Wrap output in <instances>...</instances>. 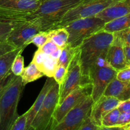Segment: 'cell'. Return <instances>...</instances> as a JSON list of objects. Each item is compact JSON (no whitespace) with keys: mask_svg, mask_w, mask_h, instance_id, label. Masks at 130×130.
<instances>
[{"mask_svg":"<svg viewBox=\"0 0 130 130\" xmlns=\"http://www.w3.org/2000/svg\"><path fill=\"white\" fill-rule=\"evenodd\" d=\"M121 101L116 98L102 95L93 103L90 114V119L95 124L102 126L103 118L108 112L118 107Z\"/></svg>","mask_w":130,"mask_h":130,"instance_id":"4fadbf2b","label":"cell"},{"mask_svg":"<svg viewBox=\"0 0 130 130\" xmlns=\"http://www.w3.org/2000/svg\"><path fill=\"white\" fill-rule=\"evenodd\" d=\"M130 13V0H119L96 15V17L107 23Z\"/></svg>","mask_w":130,"mask_h":130,"instance_id":"9a60e30c","label":"cell"},{"mask_svg":"<svg viewBox=\"0 0 130 130\" xmlns=\"http://www.w3.org/2000/svg\"><path fill=\"white\" fill-rule=\"evenodd\" d=\"M22 22H8L0 20V42L6 41L8 36L19 24Z\"/></svg>","mask_w":130,"mask_h":130,"instance_id":"484cf974","label":"cell"},{"mask_svg":"<svg viewBox=\"0 0 130 130\" xmlns=\"http://www.w3.org/2000/svg\"><path fill=\"white\" fill-rule=\"evenodd\" d=\"M81 69L79 62V48L67 67L66 77L59 88L58 105L64 100L66 96L81 85Z\"/></svg>","mask_w":130,"mask_h":130,"instance_id":"7c38bea8","label":"cell"},{"mask_svg":"<svg viewBox=\"0 0 130 130\" xmlns=\"http://www.w3.org/2000/svg\"><path fill=\"white\" fill-rule=\"evenodd\" d=\"M118 1L119 0H92L88 2L82 3L69 10L54 29L63 27L71 22L77 19L96 16L105 8Z\"/></svg>","mask_w":130,"mask_h":130,"instance_id":"ba28073f","label":"cell"},{"mask_svg":"<svg viewBox=\"0 0 130 130\" xmlns=\"http://www.w3.org/2000/svg\"><path fill=\"white\" fill-rule=\"evenodd\" d=\"M124 54H125L126 60L128 63V67H130V46H124Z\"/></svg>","mask_w":130,"mask_h":130,"instance_id":"74e56055","label":"cell"},{"mask_svg":"<svg viewBox=\"0 0 130 130\" xmlns=\"http://www.w3.org/2000/svg\"><path fill=\"white\" fill-rule=\"evenodd\" d=\"M25 47L16 48L0 56V80L11 71V66L17 56L22 53Z\"/></svg>","mask_w":130,"mask_h":130,"instance_id":"d6986e66","label":"cell"},{"mask_svg":"<svg viewBox=\"0 0 130 130\" xmlns=\"http://www.w3.org/2000/svg\"><path fill=\"white\" fill-rule=\"evenodd\" d=\"M100 130H125V126H101Z\"/></svg>","mask_w":130,"mask_h":130,"instance_id":"f35d334b","label":"cell"},{"mask_svg":"<svg viewBox=\"0 0 130 130\" xmlns=\"http://www.w3.org/2000/svg\"><path fill=\"white\" fill-rule=\"evenodd\" d=\"M129 123H130V112L121 113L116 126H125Z\"/></svg>","mask_w":130,"mask_h":130,"instance_id":"e575fe53","label":"cell"},{"mask_svg":"<svg viewBox=\"0 0 130 130\" xmlns=\"http://www.w3.org/2000/svg\"><path fill=\"white\" fill-rule=\"evenodd\" d=\"M123 47L121 44L112 43L105 57L107 63L118 72L128 67Z\"/></svg>","mask_w":130,"mask_h":130,"instance_id":"2e32d148","label":"cell"},{"mask_svg":"<svg viewBox=\"0 0 130 130\" xmlns=\"http://www.w3.org/2000/svg\"><path fill=\"white\" fill-rule=\"evenodd\" d=\"M40 31V22L37 18H33L18 24L10 33L6 41L16 48H26L32 38Z\"/></svg>","mask_w":130,"mask_h":130,"instance_id":"30bf717a","label":"cell"},{"mask_svg":"<svg viewBox=\"0 0 130 130\" xmlns=\"http://www.w3.org/2000/svg\"><path fill=\"white\" fill-rule=\"evenodd\" d=\"M118 109L120 112H130V99L125 100V101L121 102L119 105H118Z\"/></svg>","mask_w":130,"mask_h":130,"instance_id":"8d00e7d4","label":"cell"},{"mask_svg":"<svg viewBox=\"0 0 130 130\" xmlns=\"http://www.w3.org/2000/svg\"><path fill=\"white\" fill-rule=\"evenodd\" d=\"M129 27H130V13L106 23L103 30L108 32L114 33Z\"/></svg>","mask_w":130,"mask_h":130,"instance_id":"ffe728a7","label":"cell"},{"mask_svg":"<svg viewBox=\"0 0 130 130\" xmlns=\"http://www.w3.org/2000/svg\"><path fill=\"white\" fill-rule=\"evenodd\" d=\"M15 49H16V48L7 41L0 42V56Z\"/></svg>","mask_w":130,"mask_h":130,"instance_id":"d590c367","label":"cell"},{"mask_svg":"<svg viewBox=\"0 0 130 130\" xmlns=\"http://www.w3.org/2000/svg\"><path fill=\"white\" fill-rule=\"evenodd\" d=\"M32 62L48 77H53L55 71L58 67V60L46 55L39 49L34 53Z\"/></svg>","mask_w":130,"mask_h":130,"instance_id":"5bb4252c","label":"cell"},{"mask_svg":"<svg viewBox=\"0 0 130 130\" xmlns=\"http://www.w3.org/2000/svg\"><path fill=\"white\" fill-rule=\"evenodd\" d=\"M83 0H43L40 6L30 15L29 19L37 18L40 22L41 31L54 29L71 9L74 8Z\"/></svg>","mask_w":130,"mask_h":130,"instance_id":"7a4b0ae2","label":"cell"},{"mask_svg":"<svg viewBox=\"0 0 130 130\" xmlns=\"http://www.w3.org/2000/svg\"><path fill=\"white\" fill-rule=\"evenodd\" d=\"M67 72V69L62 66H58L53 74V79L55 82L60 86L63 83Z\"/></svg>","mask_w":130,"mask_h":130,"instance_id":"f546056e","label":"cell"},{"mask_svg":"<svg viewBox=\"0 0 130 130\" xmlns=\"http://www.w3.org/2000/svg\"><path fill=\"white\" fill-rule=\"evenodd\" d=\"M116 78L119 81L123 82H129L130 81V67H128L125 69L118 71Z\"/></svg>","mask_w":130,"mask_h":130,"instance_id":"d6a6232c","label":"cell"},{"mask_svg":"<svg viewBox=\"0 0 130 130\" xmlns=\"http://www.w3.org/2000/svg\"><path fill=\"white\" fill-rule=\"evenodd\" d=\"M113 39V33L102 29L85 39L79 46L82 76L81 85H91L89 81L90 69L99 57L106 55Z\"/></svg>","mask_w":130,"mask_h":130,"instance_id":"6da1fadb","label":"cell"},{"mask_svg":"<svg viewBox=\"0 0 130 130\" xmlns=\"http://www.w3.org/2000/svg\"><path fill=\"white\" fill-rule=\"evenodd\" d=\"M121 112L118 107L108 112L102 120V126H116Z\"/></svg>","mask_w":130,"mask_h":130,"instance_id":"cb8c5ba5","label":"cell"},{"mask_svg":"<svg viewBox=\"0 0 130 130\" xmlns=\"http://www.w3.org/2000/svg\"><path fill=\"white\" fill-rule=\"evenodd\" d=\"M105 57L106 55L99 57L89 72V81L91 85V96L93 102L103 95L107 85L116 77L118 73L107 63Z\"/></svg>","mask_w":130,"mask_h":130,"instance_id":"8992f818","label":"cell"},{"mask_svg":"<svg viewBox=\"0 0 130 130\" xmlns=\"http://www.w3.org/2000/svg\"><path fill=\"white\" fill-rule=\"evenodd\" d=\"M46 32L50 40L59 48H63L68 44L69 34L64 27L56 28Z\"/></svg>","mask_w":130,"mask_h":130,"instance_id":"44dd1931","label":"cell"},{"mask_svg":"<svg viewBox=\"0 0 130 130\" xmlns=\"http://www.w3.org/2000/svg\"><path fill=\"white\" fill-rule=\"evenodd\" d=\"M100 127L94 124L90 119V116L88 117L84 121L83 124L79 130H100Z\"/></svg>","mask_w":130,"mask_h":130,"instance_id":"836d02e7","label":"cell"},{"mask_svg":"<svg viewBox=\"0 0 130 130\" xmlns=\"http://www.w3.org/2000/svg\"><path fill=\"white\" fill-rule=\"evenodd\" d=\"M25 86L20 76L10 84L0 99V130H10L19 118L18 104Z\"/></svg>","mask_w":130,"mask_h":130,"instance_id":"3957f363","label":"cell"},{"mask_svg":"<svg viewBox=\"0 0 130 130\" xmlns=\"http://www.w3.org/2000/svg\"><path fill=\"white\" fill-rule=\"evenodd\" d=\"M114 39L112 43H118L121 45L130 46V27L123 30L113 33Z\"/></svg>","mask_w":130,"mask_h":130,"instance_id":"d4e9b609","label":"cell"},{"mask_svg":"<svg viewBox=\"0 0 130 130\" xmlns=\"http://www.w3.org/2000/svg\"><path fill=\"white\" fill-rule=\"evenodd\" d=\"M25 126H26V113H24L22 115L19 116L10 130H25Z\"/></svg>","mask_w":130,"mask_h":130,"instance_id":"1f68e13d","label":"cell"},{"mask_svg":"<svg viewBox=\"0 0 130 130\" xmlns=\"http://www.w3.org/2000/svg\"><path fill=\"white\" fill-rule=\"evenodd\" d=\"M92 1V0H83V3H86V2H88V1Z\"/></svg>","mask_w":130,"mask_h":130,"instance_id":"60d3db41","label":"cell"},{"mask_svg":"<svg viewBox=\"0 0 130 130\" xmlns=\"http://www.w3.org/2000/svg\"><path fill=\"white\" fill-rule=\"evenodd\" d=\"M105 24L95 16L71 22L63 27L68 32V44L72 48H78L85 39L102 30Z\"/></svg>","mask_w":130,"mask_h":130,"instance_id":"277c9868","label":"cell"},{"mask_svg":"<svg viewBox=\"0 0 130 130\" xmlns=\"http://www.w3.org/2000/svg\"><path fill=\"white\" fill-rule=\"evenodd\" d=\"M44 76V74L41 72L36 66L31 62L27 67L24 69L20 77L22 78L23 85L25 86L27 84L36 81Z\"/></svg>","mask_w":130,"mask_h":130,"instance_id":"7402d4cb","label":"cell"},{"mask_svg":"<svg viewBox=\"0 0 130 130\" xmlns=\"http://www.w3.org/2000/svg\"><path fill=\"white\" fill-rule=\"evenodd\" d=\"M16 77L17 76H15L11 72V71H10L5 77L0 80V99L1 98L3 94L4 93L8 86L15 79Z\"/></svg>","mask_w":130,"mask_h":130,"instance_id":"f1b7e54d","label":"cell"},{"mask_svg":"<svg viewBox=\"0 0 130 130\" xmlns=\"http://www.w3.org/2000/svg\"><path fill=\"white\" fill-rule=\"evenodd\" d=\"M60 85L54 84L47 93L29 130H50L53 114L58 105Z\"/></svg>","mask_w":130,"mask_h":130,"instance_id":"52a82bcc","label":"cell"},{"mask_svg":"<svg viewBox=\"0 0 130 130\" xmlns=\"http://www.w3.org/2000/svg\"><path fill=\"white\" fill-rule=\"evenodd\" d=\"M78 48H72L67 44L62 48L60 55L58 58V66H62L67 69L70 62L77 52Z\"/></svg>","mask_w":130,"mask_h":130,"instance_id":"603a6c76","label":"cell"},{"mask_svg":"<svg viewBox=\"0 0 130 130\" xmlns=\"http://www.w3.org/2000/svg\"><path fill=\"white\" fill-rule=\"evenodd\" d=\"M59 48H59L58 46H57L53 42H52V41L49 39L48 41L46 42L41 47L39 48L38 49H39L41 51L44 52L46 55L52 56Z\"/></svg>","mask_w":130,"mask_h":130,"instance_id":"4dcf8cb0","label":"cell"},{"mask_svg":"<svg viewBox=\"0 0 130 130\" xmlns=\"http://www.w3.org/2000/svg\"><path fill=\"white\" fill-rule=\"evenodd\" d=\"M43 0H0V20L20 22L29 17L40 6Z\"/></svg>","mask_w":130,"mask_h":130,"instance_id":"5b68a950","label":"cell"},{"mask_svg":"<svg viewBox=\"0 0 130 130\" xmlns=\"http://www.w3.org/2000/svg\"><path fill=\"white\" fill-rule=\"evenodd\" d=\"M24 69V58L22 53L18 55L11 66V71L15 76H21Z\"/></svg>","mask_w":130,"mask_h":130,"instance_id":"4316f807","label":"cell"},{"mask_svg":"<svg viewBox=\"0 0 130 130\" xmlns=\"http://www.w3.org/2000/svg\"><path fill=\"white\" fill-rule=\"evenodd\" d=\"M55 81L53 77H48L46 80L43 87L42 88L40 93L38 95L36 100L33 104L32 106L26 112V126H25V130H29L30 129V125L32 123L33 120L35 118L37 113L40 109L43 101L46 96L47 93L50 90L53 85L55 83Z\"/></svg>","mask_w":130,"mask_h":130,"instance_id":"e0dca14e","label":"cell"},{"mask_svg":"<svg viewBox=\"0 0 130 130\" xmlns=\"http://www.w3.org/2000/svg\"><path fill=\"white\" fill-rule=\"evenodd\" d=\"M103 95L112 96L119 101L123 102L130 99V81L123 82L115 78L104 90Z\"/></svg>","mask_w":130,"mask_h":130,"instance_id":"ac0fdd59","label":"cell"},{"mask_svg":"<svg viewBox=\"0 0 130 130\" xmlns=\"http://www.w3.org/2000/svg\"><path fill=\"white\" fill-rule=\"evenodd\" d=\"M91 85H80L67 95L64 100L56 108L53 114L50 129L58 124L70 110L85 100L87 96L91 95Z\"/></svg>","mask_w":130,"mask_h":130,"instance_id":"8fae6325","label":"cell"},{"mask_svg":"<svg viewBox=\"0 0 130 130\" xmlns=\"http://www.w3.org/2000/svg\"><path fill=\"white\" fill-rule=\"evenodd\" d=\"M48 40H49V38H48L47 32L40 31L32 38L30 41V44L32 43L39 48L41 47Z\"/></svg>","mask_w":130,"mask_h":130,"instance_id":"83f0119b","label":"cell"},{"mask_svg":"<svg viewBox=\"0 0 130 130\" xmlns=\"http://www.w3.org/2000/svg\"><path fill=\"white\" fill-rule=\"evenodd\" d=\"M93 103V100L91 95H89L50 130H79L86 118L90 116Z\"/></svg>","mask_w":130,"mask_h":130,"instance_id":"9c48e42d","label":"cell"},{"mask_svg":"<svg viewBox=\"0 0 130 130\" xmlns=\"http://www.w3.org/2000/svg\"><path fill=\"white\" fill-rule=\"evenodd\" d=\"M125 130H130V123L125 126Z\"/></svg>","mask_w":130,"mask_h":130,"instance_id":"ab89813d","label":"cell"}]
</instances>
